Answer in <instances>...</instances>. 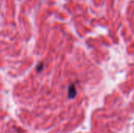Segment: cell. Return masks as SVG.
I'll use <instances>...</instances> for the list:
<instances>
[{
  "label": "cell",
  "instance_id": "cell-1",
  "mask_svg": "<svg viewBox=\"0 0 134 133\" xmlns=\"http://www.w3.org/2000/svg\"><path fill=\"white\" fill-rule=\"evenodd\" d=\"M76 94H77V92H76L75 87L73 84H71L68 89V97H69V99L75 98L76 96Z\"/></svg>",
  "mask_w": 134,
  "mask_h": 133
},
{
  "label": "cell",
  "instance_id": "cell-2",
  "mask_svg": "<svg viewBox=\"0 0 134 133\" xmlns=\"http://www.w3.org/2000/svg\"><path fill=\"white\" fill-rule=\"evenodd\" d=\"M42 69H43V63H39L38 66L37 67V70H38V71H41Z\"/></svg>",
  "mask_w": 134,
  "mask_h": 133
}]
</instances>
